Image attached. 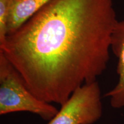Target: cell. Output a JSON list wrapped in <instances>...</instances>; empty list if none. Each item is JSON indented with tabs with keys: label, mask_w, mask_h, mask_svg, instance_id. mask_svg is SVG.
<instances>
[{
	"label": "cell",
	"mask_w": 124,
	"mask_h": 124,
	"mask_svg": "<svg viewBox=\"0 0 124 124\" xmlns=\"http://www.w3.org/2000/svg\"><path fill=\"white\" fill-rule=\"evenodd\" d=\"M102 111L101 90L95 81L76 90L47 124H94Z\"/></svg>",
	"instance_id": "3"
},
{
	"label": "cell",
	"mask_w": 124,
	"mask_h": 124,
	"mask_svg": "<svg viewBox=\"0 0 124 124\" xmlns=\"http://www.w3.org/2000/svg\"><path fill=\"white\" fill-rule=\"evenodd\" d=\"M118 22L112 0H51L0 44L38 98L60 106L97 81Z\"/></svg>",
	"instance_id": "1"
},
{
	"label": "cell",
	"mask_w": 124,
	"mask_h": 124,
	"mask_svg": "<svg viewBox=\"0 0 124 124\" xmlns=\"http://www.w3.org/2000/svg\"><path fill=\"white\" fill-rule=\"evenodd\" d=\"M12 0H0V44L7 38V25Z\"/></svg>",
	"instance_id": "6"
},
{
	"label": "cell",
	"mask_w": 124,
	"mask_h": 124,
	"mask_svg": "<svg viewBox=\"0 0 124 124\" xmlns=\"http://www.w3.org/2000/svg\"><path fill=\"white\" fill-rule=\"evenodd\" d=\"M110 49L118 59V80L105 97L109 98L112 108H121L124 107V21H118L116 25L111 36Z\"/></svg>",
	"instance_id": "4"
},
{
	"label": "cell",
	"mask_w": 124,
	"mask_h": 124,
	"mask_svg": "<svg viewBox=\"0 0 124 124\" xmlns=\"http://www.w3.org/2000/svg\"><path fill=\"white\" fill-rule=\"evenodd\" d=\"M58 110L29 90L18 71L0 52V115L25 111L49 121Z\"/></svg>",
	"instance_id": "2"
},
{
	"label": "cell",
	"mask_w": 124,
	"mask_h": 124,
	"mask_svg": "<svg viewBox=\"0 0 124 124\" xmlns=\"http://www.w3.org/2000/svg\"><path fill=\"white\" fill-rule=\"evenodd\" d=\"M50 1L12 0L7 25L8 35L19 28Z\"/></svg>",
	"instance_id": "5"
}]
</instances>
